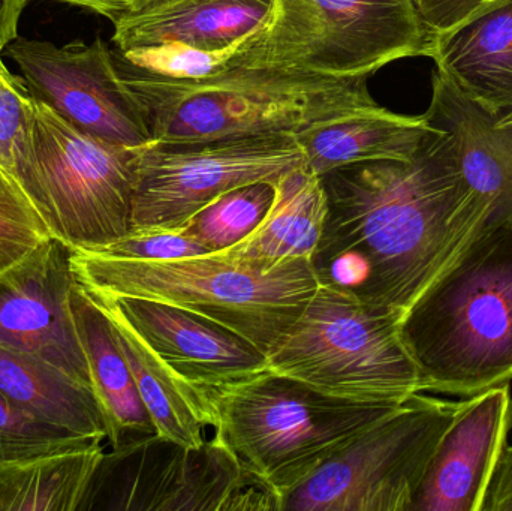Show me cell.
Returning <instances> with one entry per match:
<instances>
[{"instance_id": "obj_14", "label": "cell", "mask_w": 512, "mask_h": 511, "mask_svg": "<svg viewBox=\"0 0 512 511\" xmlns=\"http://www.w3.org/2000/svg\"><path fill=\"white\" fill-rule=\"evenodd\" d=\"M90 294L116 309L168 366L195 386L216 389L267 371L265 354L218 321L158 300Z\"/></svg>"}, {"instance_id": "obj_17", "label": "cell", "mask_w": 512, "mask_h": 511, "mask_svg": "<svg viewBox=\"0 0 512 511\" xmlns=\"http://www.w3.org/2000/svg\"><path fill=\"white\" fill-rule=\"evenodd\" d=\"M436 72L492 116L512 113V0H495L433 36Z\"/></svg>"}, {"instance_id": "obj_12", "label": "cell", "mask_w": 512, "mask_h": 511, "mask_svg": "<svg viewBox=\"0 0 512 511\" xmlns=\"http://www.w3.org/2000/svg\"><path fill=\"white\" fill-rule=\"evenodd\" d=\"M6 50L33 98L84 134L128 149L152 143L143 107L101 38L62 47L17 38Z\"/></svg>"}, {"instance_id": "obj_8", "label": "cell", "mask_w": 512, "mask_h": 511, "mask_svg": "<svg viewBox=\"0 0 512 511\" xmlns=\"http://www.w3.org/2000/svg\"><path fill=\"white\" fill-rule=\"evenodd\" d=\"M432 36L414 0H274L267 26L237 62L328 77H369L406 57H429Z\"/></svg>"}, {"instance_id": "obj_4", "label": "cell", "mask_w": 512, "mask_h": 511, "mask_svg": "<svg viewBox=\"0 0 512 511\" xmlns=\"http://www.w3.org/2000/svg\"><path fill=\"white\" fill-rule=\"evenodd\" d=\"M81 287L111 297L158 300L189 309L267 354L318 288L309 260L261 266L227 252L174 260H128L72 249Z\"/></svg>"}, {"instance_id": "obj_15", "label": "cell", "mask_w": 512, "mask_h": 511, "mask_svg": "<svg viewBox=\"0 0 512 511\" xmlns=\"http://www.w3.org/2000/svg\"><path fill=\"white\" fill-rule=\"evenodd\" d=\"M511 429L510 384L462 401L409 511H483Z\"/></svg>"}, {"instance_id": "obj_2", "label": "cell", "mask_w": 512, "mask_h": 511, "mask_svg": "<svg viewBox=\"0 0 512 511\" xmlns=\"http://www.w3.org/2000/svg\"><path fill=\"white\" fill-rule=\"evenodd\" d=\"M400 335L424 392L468 399L512 381V225L483 227L409 306Z\"/></svg>"}, {"instance_id": "obj_24", "label": "cell", "mask_w": 512, "mask_h": 511, "mask_svg": "<svg viewBox=\"0 0 512 511\" xmlns=\"http://www.w3.org/2000/svg\"><path fill=\"white\" fill-rule=\"evenodd\" d=\"M102 455L99 443L47 458L0 461V511H78Z\"/></svg>"}, {"instance_id": "obj_28", "label": "cell", "mask_w": 512, "mask_h": 511, "mask_svg": "<svg viewBox=\"0 0 512 511\" xmlns=\"http://www.w3.org/2000/svg\"><path fill=\"white\" fill-rule=\"evenodd\" d=\"M44 219L20 183L0 167V273L50 237Z\"/></svg>"}, {"instance_id": "obj_23", "label": "cell", "mask_w": 512, "mask_h": 511, "mask_svg": "<svg viewBox=\"0 0 512 511\" xmlns=\"http://www.w3.org/2000/svg\"><path fill=\"white\" fill-rule=\"evenodd\" d=\"M327 201L321 179L298 168L276 183V197L254 233L224 252L261 266L312 260L324 231Z\"/></svg>"}, {"instance_id": "obj_11", "label": "cell", "mask_w": 512, "mask_h": 511, "mask_svg": "<svg viewBox=\"0 0 512 511\" xmlns=\"http://www.w3.org/2000/svg\"><path fill=\"white\" fill-rule=\"evenodd\" d=\"M303 167V152L291 135L152 141L137 149L131 230L182 227L231 189L277 183Z\"/></svg>"}, {"instance_id": "obj_27", "label": "cell", "mask_w": 512, "mask_h": 511, "mask_svg": "<svg viewBox=\"0 0 512 511\" xmlns=\"http://www.w3.org/2000/svg\"><path fill=\"white\" fill-rule=\"evenodd\" d=\"M102 441L81 437L29 416L0 390V461H26L78 452Z\"/></svg>"}, {"instance_id": "obj_33", "label": "cell", "mask_w": 512, "mask_h": 511, "mask_svg": "<svg viewBox=\"0 0 512 511\" xmlns=\"http://www.w3.org/2000/svg\"><path fill=\"white\" fill-rule=\"evenodd\" d=\"M27 0H0V48L18 38V23Z\"/></svg>"}, {"instance_id": "obj_18", "label": "cell", "mask_w": 512, "mask_h": 511, "mask_svg": "<svg viewBox=\"0 0 512 511\" xmlns=\"http://www.w3.org/2000/svg\"><path fill=\"white\" fill-rule=\"evenodd\" d=\"M274 0H170L114 23L116 50L182 42L203 50L240 47L261 32Z\"/></svg>"}, {"instance_id": "obj_34", "label": "cell", "mask_w": 512, "mask_h": 511, "mask_svg": "<svg viewBox=\"0 0 512 511\" xmlns=\"http://www.w3.org/2000/svg\"><path fill=\"white\" fill-rule=\"evenodd\" d=\"M60 2L90 9L96 14L104 15L113 23L135 12V0H60Z\"/></svg>"}, {"instance_id": "obj_10", "label": "cell", "mask_w": 512, "mask_h": 511, "mask_svg": "<svg viewBox=\"0 0 512 511\" xmlns=\"http://www.w3.org/2000/svg\"><path fill=\"white\" fill-rule=\"evenodd\" d=\"M460 405L415 393L289 492L282 511H409Z\"/></svg>"}, {"instance_id": "obj_31", "label": "cell", "mask_w": 512, "mask_h": 511, "mask_svg": "<svg viewBox=\"0 0 512 511\" xmlns=\"http://www.w3.org/2000/svg\"><path fill=\"white\" fill-rule=\"evenodd\" d=\"M495 0H414L430 36L442 35Z\"/></svg>"}, {"instance_id": "obj_13", "label": "cell", "mask_w": 512, "mask_h": 511, "mask_svg": "<svg viewBox=\"0 0 512 511\" xmlns=\"http://www.w3.org/2000/svg\"><path fill=\"white\" fill-rule=\"evenodd\" d=\"M71 258L72 248L50 236L0 273V347L39 357L93 390L72 315Z\"/></svg>"}, {"instance_id": "obj_32", "label": "cell", "mask_w": 512, "mask_h": 511, "mask_svg": "<svg viewBox=\"0 0 512 511\" xmlns=\"http://www.w3.org/2000/svg\"><path fill=\"white\" fill-rule=\"evenodd\" d=\"M483 511H512V446L502 453Z\"/></svg>"}, {"instance_id": "obj_30", "label": "cell", "mask_w": 512, "mask_h": 511, "mask_svg": "<svg viewBox=\"0 0 512 511\" xmlns=\"http://www.w3.org/2000/svg\"><path fill=\"white\" fill-rule=\"evenodd\" d=\"M210 252L185 227H177L131 230L128 236L99 249L95 254L128 260H174Z\"/></svg>"}, {"instance_id": "obj_1", "label": "cell", "mask_w": 512, "mask_h": 511, "mask_svg": "<svg viewBox=\"0 0 512 511\" xmlns=\"http://www.w3.org/2000/svg\"><path fill=\"white\" fill-rule=\"evenodd\" d=\"M319 179L327 216L310 260L318 284L403 315L489 216L438 128L411 161L357 162Z\"/></svg>"}, {"instance_id": "obj_29", "label": "cell", "mask_w": 512, "mask_h": 511, "mask_svg": "<svg viewBox=\"0 0 512 511\" xmlns=\"http://www.w3.org/2000/svg\"><path fill=\"white\" fill-rule=\"evenodd\" d=\"M0 48V167L18 179L29 144L33 96L23 78L15 77Z\"/></svg>"}, {"instance_id": "obj_5", "label": "cell", "mask_w": 512, "mask_h": 511, "mask_svg": "<svg viewBox=\"0 0 512 511\" xmlns=\"http://www.w3.org/2000/svg\"><path fill=\"white\" fill-rule=\"evenodd\" d=\"M206 392L215 411L213 432L282 503L352 438L400 405L345 401L268 369Z\"/></svg>"}, {"instance_id": "obj_35", "label": "cell", "mask_w": 512, "mask_h": 511, "mask_svg": "<svg viewBox=\"0 0 512 511\" xmlns=\"http://www.w3.org/2000/svg\"><path fill=\"white\" fill-rule=\"evenodd\" d=\"M170 0H135V12L144 11V9L156 8V6L164 5ZM134 14V12H132Z\"/></svg>"}, {"instance_id": "obj_21", "label": "cell", "mask_w": 512, "mask_h": 511, "mask_svg": "<svg viewBox=\"0 0 512 511\" xmlns=\"http://www.w3.org/2000/svg\"><path fill=\"white\" fill-rule=\"evenodd\" d=\"M71 309L89 365L93 392L107 422L111 449L158 435L117 344L110 318L78 282L72 288Z\"/></svg>"}, {"instance_id": "obj_6", "label": "cell", "mask_w": 512, "mask_h": 511, "mask_svg": "<svg viewBox=\"0 0 512 511\" xmlns=\"http://www.w3.org/2000/svg\"><path fill=\"white\" fill-rule=\"evenodd\" d=\"M403 312L375 308L318 284L297 320L265 354L268 371L334 398L399 405L424 393L400 323Z\"/></svg>"}, {"instance_id": "obj_20", "label": "cell", "mask_w": 512, "mask_h": 511, "mask_svg": "<svg viewBox=\"0 0 512 511\" xmlns=\"http://www.w3.org/2000/svg\"><path fill=\"white\" fill-rule=\"evenodd\" d=\"M92 297L110 318L117 344L131 369L141 401L152 417L156 434L183 446H203L207 441L206 429L215 428V411L206 389L180 377L116 309Z\"/></svg>"}, {"instance_id": "obj_7", "label": "cell", "mask_w": 512, "mask_h": 511, "mask_svg": "<svg viewBox=\"0 0 512 511\" xmlns=\"http://www.w3.org/2000/svg\"><path fill=\"white\" fill-rule=\"evenodd\" d=\"M137 149L84 134L33 98L29 144L17 182L51 236L96 252L132 228Z\"/></svg>"}, {"instance_id": "obj_25", "label": "cell", "mask_w": 512, "mask_h": 511, "mask_svg": "<svg viewBox=\"0 0 512 511\" xmlns=\"http://www.w3.org/2000/svg\"><path fill=\"white\" fill-rule=\"evenodd\" d=\"M242 47L243 44L228 50L210 51L182 42H165L129 50L114 48L113 54L120 74L171 83H195L239 66L237 56Z\"/></svg>"}, {"instance_id": "obj_9", "label": "cell", "mask_w": 512, "mask_h": 511, "mask_svg": "<svg viewBox=\"0 0 512 511\" xmlns=\"http://www.w3.org/2000/svg\"><path fill=\"white\" fill-rule=\"evenodd\" d=\"M282 510L279 495L213 435L188 447L152 435L104 453L78 511Z\"/></svg>"}, {"instance_id": "obj_19", "label": "cell", "mask_w": 512, "mask_h": 511, "mask_svg": "<svg viewBox=\"0 0 512 511\" xmlns=\"http://www.w3.org/2000/svg\"><path fill=\"white\" fill-rule=\"evenodd\" d=\"M433 129L424 116H403L376 105L309 126L295 140L304 168L322 176L357 162L411 161Z\"/></svg>"}, {"instance_id": "obj_16", "label": "cell", "mask_w": 512, "mask_h": 511, "mask_svg": "<svg viewBox=\"0 0 512 511\" xmlns=\"http://www.w3.org/2000/svg\"><path fill=\"white\" fill-rule=\"evenodd\" d=\"M423 116L450 137L466 185L489 204L484 227L512 225V113L492 116L435 72Z\"/></svg>"}, {"instance_id": "obj_22", "label": "cell", "mask_w": 512, "mask_h": 511, "mask_svg": "<svg viewBox=\"0 0 512 511\" xmlns=\"http://www.w3.org/2000/svg\"><path fill=\"white\" fill-rule=\"evenodd\" d=\"M0 390L41 422L107 440V422L93 390L39 357L0 347Z\"/></svg>"}, {"instance_id": "obj_3", "label": "cell", "mask_w": 512, "mask_h": 511, "mask_svg": "<svg viewBox=\"0 0 512 511\" xmlns=\"http://www.w3.org/2000/svg\"><path fill=\"white\" fill-rule=\"evenodd\" d=\"M120 75L143 107L152 140L159 143L295 137L316 123L379 105L367 89V77L242 65L195 83Z\"/></svg>"}, {"instance_id": "obj_26", "label": "cell", "mask_w": 512, "mask_h": 511, "mask_svg": "<svg viewBox=\"0 0 512 511\" xmlns=\"http://www.w3.org/2000/svg\"><path fill=\"white\" fill-rule=\"evenodd\" d=\"M276 197V183L255 182L225 192L182 227L212 252L225 251L254 233Z\"/></svg>"}]
</instances>
